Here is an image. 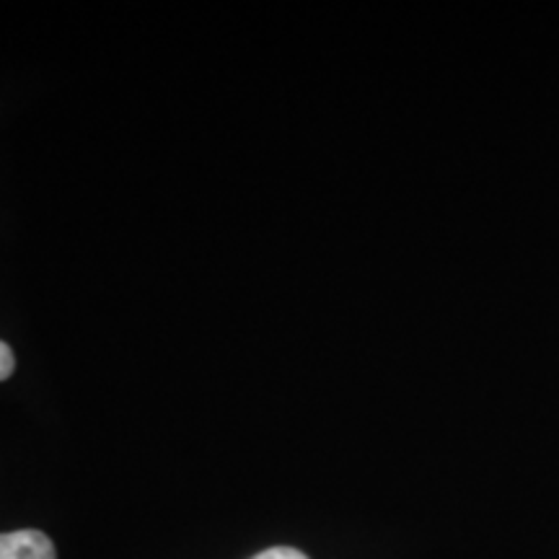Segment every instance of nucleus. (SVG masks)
<instances>
[{"label": "nucleus", "mask_w": 559, "mask_h": 559, "mask_svg": "<svg viewBox=\"0 0 559 559\" xmlns=\"http://www.w3.org/2000/svg\"><path fill=\"white\" fill-rule=\"evenodd\" d=\"M16 370V358H13V349L0 342V381H5Z\"/></svg>", "instance_id": "3"}, {"label": "nucleus", "mask_w": 559, "mask_h": 559, "mask_svg": "<svg viewBox=\"0 0 559 559\" xmlns=\"http://www.w3.org/2000/svg\"><path fill=\"white\" fill-rule=\"evenodd\" d=\"M251 559H309V557L293 547H272L267 551H260V555L251 557Z\"/></svg>", "instance_id": "2"}, {"label": "nucleus", "mask_w": 559, "mask_h": 559, "mask_svg": "<svg viewBox=\"0 0 559 559\" xmlns=\"http://www.w3.org/2000/svg\"><path fill=\"white\" fill-rule=\"evenodd\" d=\"M0 559H58L50 536L24 528L0 534Z\"/></svg>", "instance_id": "1"}]
</instances>
